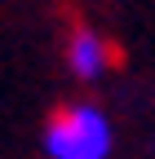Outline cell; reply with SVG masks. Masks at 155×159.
Wrapping results in <instances>:
<instances>
[{"mask_svg": "<svg viewBox=\"0 0 155 159\" xmlns=\"http://www.w3.org/2000/svg\"><path fill=\"white\" fill-rule=\"evenodd\" d=\"M45 155L49 159H106L115 146L111 119L93 102H71L49 115L45 124Z\"/></svg>", "mask_w": 155, "mask_h": 159, "instance_id": "obj_1", "label": "cell"}, {"mask_svg": "<svg viewBox=\"0 0 155 159\" xmlns=\"http://www.w3.org/2000/svg\"><path fill=\"white\" fill-rule=\"evenodd\" d=\"M67 66L75 80H102L111 71V44L93 27H71L67 35Z\"/></svg>", "mask_w": 155, "mask_h": 159, "instance_id": "obj_2", "label": "cell"}]
</instances>
